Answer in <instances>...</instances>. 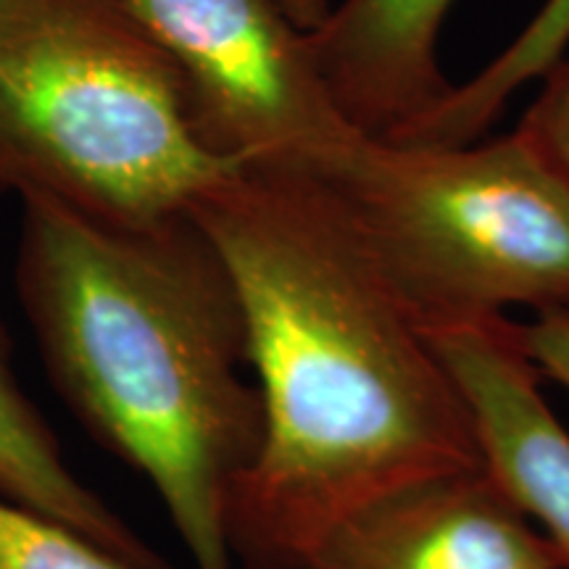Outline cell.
Masks as SVG:
<instances>
[{"label": "cell", "mask_w": 569, "mask_h": 569, "mask_svg": "<svg viewBox=\"0 0 569 569\" xmlns=\"http://www.w3.org/2000/svg\"><path fill=\"white\" fill-rule=\"evenodd\" d=\"M190 217L246 325L261 443L234 488V567L306 569L377 498L482 467L465 396L319 174L238 167Z\"/></svg>", "instance_id": "1"}, {"label": "cell", "mask_w": 569, "mask_h": 569, "mask_svg": "<svg viewBox=\"0 0 569 569\" xmlns=\"http://www.w3.org/2000/svg\"><path fill=\"white\" fill-rule=\"evenodd\" d=\"M13 280L71 415L148 480L196 569H234L227 517L261 398L238 296L196 219L130 227L24 198Z\"/></svg>", "instance_id": "2"}, {"label": "cell", "mask_w": 569, "mask_h": 569, "mask_svg": "<svg viewBox=\"0 0 569 569\" xmlns=\"http://www.w3.org/2000/svg\"><path fill=\"white\" fill-rule=\"evenodd\" d=\"M234 169L130 0H0V196L159 224Z\"/></svg>", "instance_id": "3"}, {"label": "cell", "mask_w": 569, "mask_h": 569, "mask_svg": "<svg viewBox=\"0 0 569 569\" xmlns=\"http://www.w3.org/2000/svg\"><path fill=\"white\" fill-rule=\"evenodd\" d=\"M319 177L427 332L569 315V182L519 127L459 146L365 132Z\"/></svg>", "instance_id": "4"}, {"label": "cell", "mask_w": 569, "mask_h": 569, "mask_svg": "<svg viewBox=\"0 0 569 569\" xmlns=\"http://www.w3.org/2000/svg\"><path fill=\"white\" fill-rule=\"evenodd\" d=\"M167 56L206 151L232 167L327 174L361 130L277 0H130Z\"/></svg>", "instance_id": "5"}, {"label": "cell", "mask_w": 569, "mask_h": 569, "mask_svg": "<svg viewBox=\"0 0 569 569\" xmlns=\"http://www.w3.org/2000/svg\"><path fill=\"white\" fill-rule=\"evenodd\" d=\"M430 338L467 401L482 469L569 569V427L543 393L519 322L443 327Z\"/></svg>", "instance_id": "6"}, {"label": "cell", "mask_w": 569, "mask_h": 569, "mask_svg": "<svg viewBox=\"0 0 569 569\" xmlns=\"http://www.w3.org/2000/svg\"><path fill=\"white\" fill-rule=\"evenodd\" d=\"M306 569H565V561L478 467L353 511Z\"/></svg>", "instance_id": "7"}, {"label": "cell", "mask_w": 569, "mask_h": 569, "mask_svg": "<svg viewBox=\"0 0 569 569\" xmlns=\"http://www.w3.org/2000/svg\"><path fill=\"white\" fill-rule=\"evenodd\" d=\"M457 0H332L309 32L319 71L356 130L388 134L443 98L440 34Z\"/></svg>", "instance_id": "8"}, {"label": "cell", "mask_w": 569, "mask_h": 569, "mask_svg": "<svg viewBox=\"0 0 569 569\" xmlns=\"http://www.w3.org/2000/svg\"><path fill=\"white\" fill-rule=\"evenodd\" d=\"M0 496L59 519L98 540L106 549L142 565L161 559L122 522V517L101 501L71 472L59 438L48 427L34 401L21 386L9 332L0 322Z\"/></svg>", "instance_id": "9"}, {"label": "cell", "mask_w": 569, "mask_h": 569, "mask_svg": "<svg viewBox=\"0 0 569 569\" xmlns=\"http://www.w3.org/2000/svg\"><path fill=\"white\" fill-rule=\"evenodd\" d=\"M567 51L569 0H543L501 53L482 63L467 82H453L443 98L382 138L419 146H459L486 138L511 98L538 82Z\"/></svg>", "instance_id": "10"}, {"label": "cell", "mask_w": 569, "mask_h": 569, "mask_svg": "<svg viewBox=\"0 0 569 569\" xmlns=\"http://www.w3.org/2000/svg\"><path fill=\"white\" fill-rule=\"evenodd\" d=\"M0 569H167L142 565L0 496Z\"/></svg>", "instance_id": "11"}, {"label": "cell", "mask_w": 569, "mask_h": 569, "mask_svg": "<svg viewBox=\"0 0 569 569\" xmlns=\"http://www.w3.org/2000/svg\"><path fill=\"white\" fill-rule=\"evenodd\" d=\"M538 82V96L517 127L569 182V51Z\"/></svg>", "instance_id": "12"}, {"label": "cell", "mask_w": 569, "mask_h": 569, "mask_svg": "<svg viewBox=\"0 0 569 569\" xmlns=\"http://www.w3.org/2000/svg\"><path fill=\"white\" fill-rule=\"evenodd\" d=\"M519 340L540 375L569 393V315H543L519 322Z\"/></svg>", "instance_id": "13"}, {"label": "cell", "mask_w": 569, "mask_h": 569, "mask_svg": "<svg viewBox=\"0 0 569 569\" xmlns=\"http://www.w3.org/2000/svg\"><path fill=\"white\" fill-rule=\"evenodd\" d=\"M277 6L288 13V19L293 21V24H298L306 32H311L325 21L332 0H277Z\"/></svg>", "instance_id": "14"}]
</instances>
